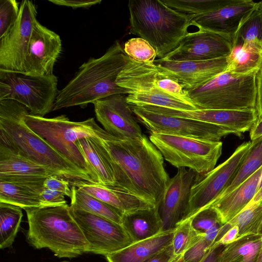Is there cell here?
<instances>
[{
	"mask_svg": "<svg viewBox=\"0 0 262 262\" xmlns=\"http://www.w3.org/2000/svg\"><path fill=\"white\" fill-rule=\"evenodd\" d=\"M70 211L90 245V253L106 256L133 243L121 225L70 206Z\"/></svg>",
	"mask_w": 262,
	"mask_h": 262,
	"instance_id": "13",
	"label": "cell"
},
{
	"mask_svg": "<svg viewBox=\"0 0 262 262\" xmlns=\"http://www.w3.org/2000/svg\"><path fill=\"white\" fill-rule=\"evenodd\" d=\"M64 196L61 192L45 188L39 196L42 207H45L67 204Z\"/></svg>",
	"mask_w": 262,
	"mask_h": 262,
	"instance_id": "43",
	"label": "cell"
},
{
	"mask_svg": "<svg viewBox=\"0 0 262 262\" xmlns=\"http://www.w3.org/2000/svg\"><path fill=\"white\" fill-rule=\"evenodd\" d=\"M37 14L36 6L32 1L21 2L16 21L0 38V69L24 72L32 32L37 21Z\"/></svg>",
	"mask_w": 262,
	"mask_h": 262,
	"instance_id": "12",
	"label": "cell"
},
{
	"mask_svg": "<svg viewBox=\"0 0 262 262\" xmlns=\"http://www.w3.org/2000/svg\"><path fill=\"white\" fill-rule=\"evenodd\" d=\"M259 2V4L262 9V1H260V2Z\"/></svg>",
	"mask_w": 262,
	"mask_h": 262,
	"instance_id": "53",
	"label": "cell"
},
{
	"mask_svg": "<svg viewBox=\"0 0 262 262\" xmlns=\"http://www.w3.org/2000/svg\"><path fill=\"white\" fill-rule=\"evenodd\" d=\"M76 143L85 160L94 171L98 184L115 186L113 173L100 148V139L82 138Z\"/></svg>",
	"mask_w": 262,
	"mask_h": 262,
	"instance_id": "29",
	"label": "cell"
},
{
	"mask_svg": "<svg viewBox=\"0 0 262 262\" xmlns=\"http://www.w3.org/2000/svg\"><path fill=\"white\" fill-rule=\"evenodd\" d=\"M238 232L239 229L236 226L232 227L231 228L228 230L222 236V237L211 247L218 245L225 246L233 242L238 237Z\"/></svg>",
	"mask_w": 262,
	"mask_h": 262,
	"instance_id": "47",
	"label": "cell"
},
{
	"mask_svg": "<svg viewBox=\"0 0 262 262\" xmlns=\"http://www.w3.org/2000/svg\"><path fill=\"white\" fill-rule=\"evenodd\" d=\"M25 211L29 225L26 239L34 248H48L59 258H72L90 253V245L67 204Z\"/></svg>",
	"mask_w": 262,
	"mask_h": 262,
	"instance_id": "4",
	"label": "cell"
},
{
	"mask_svg": "<svg viewBox=\"0 0 262 262\" xmlns=\"http://www.w3.org/2000/svg\"><path fill=\"white\" fill-rule=\"evenodd\" d=\"M258 234H259L261 235V238H262V224L260 225V227L258 230ZM257 262H262V242H261V246L260 253H259Z\"/></svg>",
	"mask_w": 262,
	"mask_h": 262,
	"instance_id": "51",
	"label": "cell"
},
{
	"mask_svg": "<svg viewBox=\"0 0 262 262\" xmlns=\"http://www.w3.org/2000/svg\"><path fill=\"white\" fill-rule=\"evenodd\" d=\"M22 208L0 202V248L11 247L19 229Z\"/></svg>",
	"mask_w": 262,
	"mask_h": 262,
	"instance_id": "33",
	"label": "cell"
},
{
	"mask_svg": "<svg viewBox=\"0 0 262 262\" xmlns=\"http://www.w3.org/2000/svg\"><path fill=\"white\" fill-rule=\"evenodd\" d=\"M123 50L129 57L140 63H154L157 57L156 50L140 37L127 40L124 43Z\"/></svg>",
	"mask_w": 262,
	"mask_h": 262,
	"instance_id": "38",
	"label": "cell"
},
{
	"mask_svg": "<svg viewBox=\"0 0 262 262\" xmlns=\"http://www.w3.org/2000/svg\"><path fill=\"white\" fill-rule=\"evenodd\" d=\"M222 225H223L222 224L219 223L203 233L204 238L210 244L211 246L214 243L217 236L220 228Z\"/></svg>",
	"mask_w": 262,
	"mask_h": 262,
	"instance_id": "48",
	"label": "cell"
},
{
	"mask_svg": "<svg viewBox=\"0 0 262 262\" xmlns=\"http://www.w3.org/2000/svg\"><path fill=\"white\" fill-rule=\"evenodd\" d=\"M261 166L262 136H260L251 141V145L235 176L218 199L233 191L255 173Z\"/></svg>",
	"mask_w": 262,
	"mask_h": 262,
	"instance_id": "32",
	"label": "cell"
},
{
	"mask_svg": "<svg viewBox=\"0 0 262 262\" xmlns=\"http://www.w3.org/2000/svg\"><path fill=\"white\" fill-rule=\"evenodd\" d=\"M126 101L130 106L152 105L171 108L194 110L196 106L164 94L135 92L128 94Z\"/></svg>",
	"mask_w": 262,
	"mask_h": 262,
	"instance_id": "35",
	"label": "cell"
},
{
	"mask_svg": "<svg viewBox=\"0 0 262 262\" xmlns=\"http://www.w3.org/2000/svg\"><path fill=\"white\" fill-rule=\"evenodd\" d=\"M174 229L163 231L105 256L108 262H145L172 244Z\"/></svg>",
	"mask_w": 262,
	"mask_h": 262,
	"instance_id": "24",
	"label": "cell"
},
{
	"mask_svg": "<svg viewBox=\"0 0 262 262\" xmlns=\"http://www.w3.org/2000/svg\"><path fill=\"white\" fill-rule=\"evenodd\" d=\"M183 254L178 255L173 262H184Z\"/></svg>",
	"mask_w": 262,
	"mask_h": 262,
	"instance_id": "52",
	"label": "cell"
},
{
	"mask_svg": "<svg viewBox=\"0 0 262 262\" xmlns=\"http://www.w3.org/2000/svg\"><path fill=\"white\" fill-rule=\"evenodd\" d=\"M172 245L153 255L145 262H173L177 256Z\"/></svg>",
	"mask_w": 262,
	"mask_h": 262,
	"instance_id": "45",
	"label": "cell"
},
{
	"mask_svg": "<svg viewBox=\"0 0 262 262\" xmlns=\"http://www.w3.org/2000/svg\"><path fill=\"white\" fill-rule=\"evenodd\" d=\"M251 143L244 142L225 162L207 173L198 174L190 190L183 221L208 207L221 196L235 176Z\"/></svg>",
	"mask_w": 262,
	"mask_h": 262,
	"instance_id": "10",
	"label": "cell"
},
{
	"mask_svg": "<svg viewBox=\"0 0 262 262\" xmlns=\"http://www.w3.org/2000/svg\"><path fill=\"white\" fill-rule=\"evenodd\" d=\"M198 173L182 167L169 180L157 205L162 231L174 229L184 219L190 190Z\"/></svg>",
	"mask_w": 262,
	"mask_h": 262,
	"instance_id": "15",
	"label": "cell"
},
{
	"mask_svg": "<svg viewBox=\"0 0 262 262\" xmlns=\"http://www.w3.org/2000/svg\"><path fill=\"white\" fill-rule=\"evenodd\" d=\"M203 236L191 226V220L187 219L177 225L174 230L172 246L176 255L184 254Z\"/></svg>",
	"mask_w": 262,
	"mask_h": 262,
	"instance_id": "37",
	"label": "cell"
},
{
	"mask_svg": "<svg viewBox=\"0 0 262 262\" xmlns=\"http://www.w3.org/2000/svg\"><path fill=\"white\" fill-rule=\"evenodd\" d=\"M43 186L45 188L57 191L71 198L72 189L69 180L58 176L54 175L47 177Z\"/></svg>",
	"mask_w": 262,
	"mask_h": 262,
	"instance_id": "42",
	"label": "cell"
},
{
	"mask_svg": "<svg viewBox=\"0 0 262 262\" xmlns=\"http://www.w3.org/2000/svg\"><path fill=\"white\" fill-rule=\"evenodd\" d=\"M121 225L133 243L146 239L163 232L157 206L123 213Z\"/></svg>",
	"mask_w": 262,
	"mask_h": 262,
	"instance_id": "25",
	"label": "cell"
},
{
	"mask_svg": "<svg viewBox=\"0 0 262 262\" xmlns=\"http://www.w3.org/2000/svg\"><path fill=\"white\" fill-rule=\"evenodd\" d=\"M256 74L235 75L225 71L200 87L188 91L197 109H256Z\"/></svg>",
	"mask_w": 262,
	"mask_h": 262,
	"instance_id": "7",
	"label": "cell"
},
{
	"mask_svg": "<svg viewBox=\"0 0 262 262\" xmlns=\"http://www.w3.org/2000/svg\"><path fill=\"white\" fill-rule=\"evenodd\" d=\"M261 242L259 234L239 237L223 247L217 262H257Z\"/></svg>",
	"mask_w": 262,
	"mask_h": 262,
	"instance_id": "28",
	"label": "cell"
},
{
	"mask_svg": "<svg viewBox=\"0 0 262 262\" xmlns=\"http://www.w3.org/2000/svg\"><path fill=\"white\" fill-rule=\"evenodd\" d=\"M50 2L58 6L71 7L73 9L88 8L99 4L101 0H49Z\"/></svg>",
	"mask_w": 262,
	"mask_h": 262,
	"instance_id": "44",
	"label": "cell"
},
{
	"mask_svg": "<svg viewBox=\"0 0 262 262\" xmlns=\"http://www.w3.org/2000/svg\"><path fill=\"white\" fill-rule=\"evenodd\" d=\"M61 50L59 35L37 21L25 59L24 72L41 75H53Z\"/></svg>",
	"mask_w": 262,
	"mask_h": 262,
	"instance_id": "18",
	"label": "cell"
},
{
	"mask_svg": "<svg viewBox=\"0 0 262 262\" xmlns=\"http://www.w3.org/2000/svg\"><path fill=\"white\" fill-rule=\"evenodd\" d=\"M260 136H262V118L258 120L250 130V137L251 141Z\"/></svg>",
	"mask_w": 262,
	"mask_h": 262,
	"instance_id": "50",
	"label": "cell"
},
{
	"mask_svg": "<svg viewBox=\"0 0 262 262\" xmlns=\"http://www.w3.org/2000/svg\"><path fill=\"white\" fill-rule=\"evenodd\" d=\"M210 247V244L202 236L183 254L184 262H201Z\"/></svg>",
	"mask_w": 262,
	"mask_h": 262,
	"instance_id": "41",
	"label": "cell"
},
{
	"mask_svg": "<svg viewBox=\"0 0 262 262\" xmlns=\"http://www.w3.org/2000/svg\"><path fill=\"white\" fill-rule=\"evenodd\" d=\"M256 40L262 41V9L259 2L241 25L233 41V46L242 45Z\"/></svg>",
	"mask_w": 262,
	"mask_h": 262,
	"instance_id": "36",
	"label": "cell"
},
{
	"mask_svg": "<svg viewBox=\"0 0 262 262\" xmlns=\"http://www.w3.org/2000/svg\"><path fill=\"white\" fill-rule=\"evenodd\" d=\"M226 59L225 71L235 75L256 74L262 65V41L256 40L232 46Z\"/></svg>",
	"mask_w": 262,
	"mask_h": 262,
	"instance_id": "26",
	"label": "cell"
},
{
	"mask_svg": "<svg viewBox=\"0 0 262 262\" xmlns=\"http://www.w3.org/2000/svg\"><path fill=\"white\" fill-rule=\"evenodd\" d=\"M46 178L0 177V202L15 205L25 210L42 207L39 196L45 188L43 183Z\"/></svg>",
	"mask_w": 262,
	"mask_h": 262,
	"instance_id": "21",
	"label": "cell"
},
{
	"mask_svg": "<svg viewBox=\"0 0 262 262\" xmlns=\"http://www.w3.org/2000/svg\"><path fill=\"white\" fill-rule=\"evenodd\" d=\"M101 151L113 173L115 186L157 206L170 179L164 158L146 136L100 139Z\"/></svg>",
	"mask_w": 262,
	"mask_h": 262,
	"instance_id": "1",
	"label": "cell"
},
{
	"mask_svg": "<svg viewBox=\"0 0 262 262\" xmlns=\"http://www.w3.org/2000/svg\"><path fill=\"white\" fill-rule=\"evenodd\" d=\"M54 175L58 176L48 168L20 155L7 145L0 141V177H48Z\"/></svg>",
	"mask_w": 262,
	"mask_h": 262,
	"instance_id": "27",
	"label": "cell"
},
{
	"mask_svg": "<svg viewBox=\"0 0 262 262\" xmlns=\"http://www.w3.org/2000/svg\"><path fill=\"white\" fill-rule=\"evenodd\" d=\"M226 57L185 61L158 59L154 63L159 72L180 83L188 92L200 87L225 71L227 66Z\"/></svg>",
	"mask_w": 262,
	"mask_h": 262,
	"instance_id": "17",
	"label": "cell"
},
{
	"mask_svg": "<svg viewBox=\"0 0 262 262\" xmlns=\"http://www.w3.org/2000/svg\"><path fill=\"white\" fill-rule=\"evenodd\" d=\"M252 0L233 3L191 20V25L229 37L232 41L241 25L257 6Z\"/></svg>",
	"mask_w": 262,
	"mask_h": 262,
	"instance_id": "20",
	"label": "cell"
},
{
	"mask_svg": "<svg viewBox=\"0 0 262 262\" xmlns=\"http://www.w3.org/2000/svg\"><path fill=\"white\" fill-rule=\"evenodd\" d=\"M149 139L170 164L178 169L188 168L198 174L213 169L222 155L221 141L157 133H150Z\"/></svg>",
	"mask_w": 262,
	"mask_h": 262,
	"instance_id": "9",
	"label": "cell"
},
{
	"mask_svg": "<svg viewBox=\"0 0 262 262\" xmlns=\"http://www.w3.org/2000/svg\"><path fill=\"white\" fill-rule=\"evenodd\" d=\"M261 173L262 166L233 191L208 206L216 211L222 224L234 218L252 201L258 191Z\"/></svg>",
	"mask_w": 262,
	"mask_h": 262,
	"instance_id": "23",
	"label": "cell"
},
{
	"mask_svg": "<svg viewBox=\"0 0 262 262\" xmlns=\"http://www.w3.org/2000/svg\"><path fill=\"white\" fill-rule=\"evenodd\" d=\"M224 246L218 245L211 247L201 262H217L218 255Z\"/></svg>",
	"mask_w": 262,
	"mask_h": 262,
	"instance_id": "49",
	"label": "cell"
},
{
	"mask_svg": "<svg viewBox=\"0 0 262 262\" xmlns=\"http://www.w3.org/2000/svg\"><path fill=\"white\" fill-rule=\"evenodd\" d=\"M156 111L164 115L191 119L215 124L233 132L236 136L250 131L258 120L256 109L226 110L197 109L185 110L157 107Z\"/></svg>",
	"mask_w": 262,
	"mask_h": 262,
	"instance_id": "19",
	"label": "cell"
},
{
	"mask_svg": "<svg viewBox=\"0 0 262 262\" xmlns=\"http://www.w3.org/2000/svg\"><path fill=\"white\" fill-rule=\"evenodd\" d=\"M128 56L116 40L100 57L91 58L79 68L74 77L58 91L53 111L88 104L115 94H128L116 83Z\"/></svg>",
	"mask_w": 262,
	"mask_h": 262,
	"instance_id": "3",
	"label": "cell"
},
{
	"mask_svg": "<svg viewBox=\"0 0 262 262\" xmlns=\"http://www.w3.org/2000/svg\"><path fill=\"white\" fill-rule=\"evenodd\" d=\"M188 219L191 220L192 227L201 233L219 223L221 224L217 213L211 207L201 209Z\"/></svg>",
	"mask_w": 262,
	"mask_h": 262,
	"instance_id": "40",
	"label": "cell"
},
{
	"mask_svg": "<svg viewBox=\"0 0 262 262\" xmlns=\"http://www.w3.org/2000/svg\"><path fill=\"white\" fill-rule=\"evenodd\" d=\"M131 34L147 41L159 59L173 51L188 33L191 20L161 0H129Z\"/></svg>",
	"mask_w": 262,
	"mask_h": 262,
	"instance_id": "5",
	"label": "cell"
},
{
	"mask_svg": "<svg viewBox=\"0 0 262 262\" xmlns=\"http://www.w3.org/2000/svg\"><path fill=\"white\" fill-rule=\"evenodd\" d=\"M188 32L179 46L161 59L176 61H204L226 57L233 43L228 37L198 28Z\"/></svg>",
	"mask_w": 262,
	"mask_h": 262,
	"instance_id": "14",
	"label": "cell"
},
{
	"mask_svg": "<svg viewBox=\"0 0 262 262\" xmlns=\"http://www.w3.org/2000/svg\"><path fill=\"white\" fill-rule=\"evenodd\" d=\"M97 120L111 135L122 139L143 136L125 94H115L93 103Z\"/></svg>",
	"mask_w": 262,
	"mask_h": 262,
	"instance_id": "16",
	"label": "cell"
},
{
	"mask_svg": "<svg viewBox=\"0 0 262 262\" xmlns=\"http://www.w3.org/2000/svg\"><path fill=\"white\" fill-rule=\"evenodd\" d=\"M236 0H161L168 7L187 15L191 20L214 12Z\"/></svg>",
	"mask_w": 262,
	"mask_h": 262,
	"instance_id": "34",
	"label": "cell"
},
{
	"mask_svg": "<svg viewBox=\"0 0 262 262\" xmlns=\"http://www.w3.org/2000/svg\"><path fill=\"white\" fill-rule=\"evenodd\" d=\"M19 11V3L16 1H0V38L13 26L18 17Z\"/></svg>",
	"mask_w": 262,
	"mask_h": 262,
	"instance_id": "39",
	"label": "cell"
},
{
	"mask_svg": "<svg viewBox=\"0 0 262 262\" xmlns=\"http://www.w3.org/2000/svg\"><path fill=\"white\" fill-rule=\"evenodd\" d=\"M72 189L70 206L100 216L122 224V213L113 206L85 193L74 186Z\"/></svg>",
	"mask_w": 262,
	"mask_h": 262,
	"instance_id": "31",
	"label": "cell"
},
{
	"mask_svg": "<svg viewBox=\"0 0 262 262\" xmlns=\"http://www.w3.org/2000/svg\"><path fill=\"white\" fill-rule=\"evenodd\" d=\"M262 224V200L257 202H250L237 215L220 228L216 243L230 228L236 226L239 229L238 237L258 234ZM237 237V238H238Z\"/></svg>",
	"mask_w": 262,
	"mask_h": 262,
	"instance_id": "30",
	"label": "cell"
},
{
	"mask_svg": "<svg viewBox=\"0 0 262 262\" xmlns=\"http://www.w3.org/2000/svg\"><path fill=\"white\" fill-rule=\"evenodd\" d=\"M28 109L12 99L0 100V141L20 155L68 180L94 183L92 179L53 148L24 121Z\"/></svg>",
	"mask_w": 262,
	"mask_h": 262,
	"instance_id": "2",
	"label": "cell"
},
{
	"mask_svg": "<svg viewBox=\"0 0 262 262\" xmlns=\"http://www.w3.org/2000/svg\"><path fill=\"white\" fill-rule=\"evenodd\" d=\"M61 262H70V261H66H66H61Z\"/></svg>",
	"mask_w": 262,
	"mask_h": 262,
	"instance_id": "54",
	"label": "cell"
},
{
	"mask_svg": "<svg viewBox=\"0 0 262 262\" xmlns=\"http://www.w3.org/2000/svg\"><path fill=\"white\" fill-rule=\"evenodd\" d=\"M256 90V110L258 120L262 118V65L255 75Z\"/></svg>",
	"mask_w": 262,
	"mask_h": 262,
	"instance_id": "46",
	"label": "cell"
},
{
	"mask_svg": "<svg viewBox=\"0 0 262 262\" xmlns=\"http://www.w3.org/2000/svg\"><path fill=\"white\" fill-rule=\"evenodd\" d=\"M71 185L113 206L122 214L155 206L114 186H105L84 180L69 181Z\"/></svg>",
	"mask_w": 262,
	"mask_h": 262,
	"instance_id": "22",
	"label": "cell"
},
{
	"mask_svg": "<svg viewBox=\"0 0 262 262\" xmlns=\"http://www.w3.org/2000/svg\"><path fill=\"white\" fill-rule=\"evenodd\" d=\"M24 121L57 151L89 176L94 183L98 184L94 171L76 143L82 138L94 137L106 140L112 138L113 136L99 126L94 118L75 122L65 115L48 118L28 114Z\"/></svg>",
	"mask_w": 262,
	"mask_h": 262,
	"instance_id": "6",
	"label": "cell"
},
{
	"mask_svg": "<svg viewBox=\"0 0 262 262\" xmlns=\"http://www.w3.org/2000/svg\"><path fill=\"white\" fill-rule=\"evenodd\" d=\"M58 78L0 69V100L12 99L25 105L29 114L44 116L53 111L57 96Z\"/></svg>",
	"mask_w": 262,
	"mask_h": 262,
	"instance_id": "8",
	"label": "cell"
},
{
	"mask_svg": "<svg viewBox=\"0 0 262 262\" xmlns=\"http://www.w3.org/2000/svg\"><path fill=\"white\" fill-rule=\"evenodd\" d=\"M137 119L151 133H157L211 141L235 134L225 127L188 118L156 113L142 107L130 106Z\"/></svg>",
	"mask_w": 262,
	"mask_h": 262,
	"instance_id": "11",
	"label": "cell"
}]
</instances>
